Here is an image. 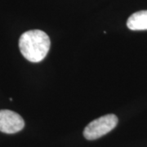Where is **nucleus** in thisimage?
I'll return each mask as SVG.
<instances>
[{
	"instance_id": "f257e3e1",
	"label": "nucleus",
	"mask_w": 147,
	"mask_h": 147,
	"mask_svg": "<svg viewBox=\"0 0 147 147\" xmlns=\"http://www.w3.org/2000/svg\"><path fill=\"white\" fill-rule=\"evenodd\" d=\"M51 41L45 32L39 30H28L21 34L19 48L23 57L33 63H38L46 57Z\"/></svg>"
},
{
	"instance_id": "f03ea898",
	"label": "nucleus",
	"mask_w": 147,
	"mask_h": 147,
	"mask_svg": "<svg viewBox=\"0 0 147 147\" xmlns=\"http://www.w3.org/2000/svg\"><path fill=\"white\" fill-rule=\"evenodd\" d=\"M117 124L118 118L115 115L110 114L101 116L87 125L84 130V136L89 141L98 139L112 131Z\"/></svg>"
},
{
	"instance_id": "7ed1b4c3",
	"label": "nucleus",
	"mask_w": 147,
	"mask_h": 147,
	"mask_svg": "<svg viewBox=\"0 0 147 147\" xmlns=\"http://www.w3.org/2000/svg\"><path fill=\"white\" fill-rule=\"evenodd\" d=\"M25 127V121L20 115L9 110H0V131L13 134L21 131Z\"/></svg>"
},
{
	"instance_id": "20e7f679",
	"label": "nucleus",
	"mask_w": 147,
	"mask_h": 147,
	"mask_svg": "<svg viewBox=\"0 0 147 147\" xmlns=\"http://www.w3.org/2000/svg\"><path fill=\"white\" fill-rule=\"evenodd\" d=\"M127 26L131 30H147V10L139 11L129 16Z\"/></svg>"
}]
</instances>
